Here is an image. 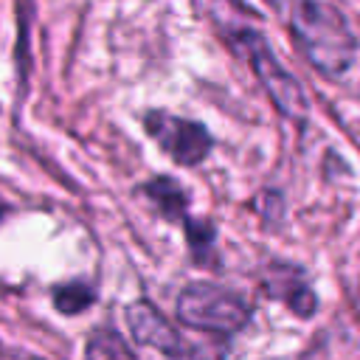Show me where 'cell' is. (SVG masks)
<instances>
[{
	"instance_id": "obj_1",
	"label": "cell",
	"mask_w": 360,
	"mask_h": 360,
	"mask_svg": "<svg viewBox=\"0 0 360 360\" xmlns=\"http://www.w3.org/2000/svg\"><path fill=\"white\" fill-rule=\"evenodd\" d=\"M290 31L304 59L323 76H343L357 56V37L346 14L329 0H292Z\"/></svg>"
},
{
	"instance_id": "obj_2",
	"label": "cell",
	"mask_w": 360,
	"mask_h": 360,
	"mask_svg": "<svg viewBox=\"0 0 360 360\" xmlns=\"http://www.w3.org/2000/svg\"><path fill=\"white\" fill-rule=\"evenodd\" d=\"M222 39H228V45L245 59L250 62L256 79L262 82V87L267 90V96L273 98L276 110L290 118V121H307V96L304 87L298 84V79L276 59L273 48L267 45V39L250 28V25H222Z\"/></svg>"
},
{
	"instance_id": "obj_3",
	"label": "cell",
	"mask_w": 360,
	"mask_h": 360,
	"mask_svg": "<svg viewBox=\"0 0 360 360\" xmlns=\"http://www.w3.org/2000/svg\"><path fill=\"white\" fill-rule=\"evenodd\" d=\"M174 312L183 326L214 335H233L248 326L253 307L236 290L211 281H191L177 292Z\"/></svg>"
},
{
	"instance_id": "obj_4",
	"label": "cell",
	"mask_w": 360,
	"mask_h": 360,
	"mask_svg": "<svg viewBox=\"0 0 360 360\" xmlns=\"http://www.w3.org/2000/svg\"><path fill=\"white\" fill-rule=\"evenodd\" d=\"M143 127L146 132L163 146V152L180 163V166H197L208 158L211 152V132L205 124L200 121H191V118H180V115H172L166 110H152L146 112L143 118Z\"/></svg>"
},
{
	"instance_id": "obj_5",
	"label": "cell",
	"mask_w": 360,
	"mask_h": 360,
	"mask_svg": "<svg viewBox=\"0 0 360 360\" xmlns=\"http://www.w3.org/2000/svg\"><path fill=\"white\" fill-rule=\"evenodd\" d=\"M124 315H127V326H129V335L135 338V343L152 346L172 360H188L191 357L194 346H188L180 338V332L166 321V315L155 304H149L146 298L132 301Z\"/></svg>"
},
{
	"instance_id": "obj_6",
	"label": "cell",
	"mask_w": 360,
	"mask_h": 360,
	"mask_svg": "<svg viewBox=\"0 0 360 360\" xmlns=\"http://www.w3.org/2000/svg\"><path fill=\"white\" fill-rule=\"evenodd\" d=\"M262 290H264V295L281 301L298 318H309L318 309L315 290L307 284V276L292 264L270 262L264 270V278H262Z\"/></svg>"
},
{
	"instance_id": "obj_7",
	"label": "cell",
	"mask_w": 360,
	"mask_h": 360,
	"mask_svg": "<svg viewBox=\"0 0 360 360\" xmlns=\"http://www.w3.org/2000/svg\"><path fill=\"white\" fill-rule=\"evenodd\" d=\"M141 194L158 208L160 217L172 219V222H186L188 219V194L180 183H174L172 177H152L149 183L141 186Z\"/></svg>"
},
{
	"instance_id": "obj_8",
	"label": "cell",
	"mask_w": 360,
	"mask_h": 360,
	"mask_svg": "<svg viewBox=\"0 0 360 360\" xmlns=\"http://www.w3.org/2000/svg\"><path fill=\"white\" fill-rule=\"evenodd\" d=\"M84 357L87 360H135L132 349L127 346V340L115 332V329H96L90 338H87V349H84Z\"/></svg>"
},
{
	"instance_id": "obj_9",
	"label": "cell",
	"mask_w": 360,
	"mask_h": 360,
	"mask_svg": "<svg viewBox=\"0 0 360 360\" xmlns=\"http://www.w3.org/2000/svg\"><path fill=\"white\" fill-rule=\"evenodd\" d=\"M96 301V290L87 281H68L53 290V307L65 315H79Z\"/></svg>"
},
{
	"instance_id": "obj_10",
	"label": "cell",
	"mask_w": 360,
	"mask_h": 360,
	"mask_svg": "<svg viewBox=\"0 0 360 360\" xmlns=\"http://www.w3.org/2000/svg\"><path fill=\"white\" fill-rule=\"evenodd\" d=\"M183 228H186V239H188V248L194 253V262H205V256H208V250L214 245V236H217L214 225L205 222V219H197V222L186 219Z\"/></svg>"
},
{
	"instance_id": "obj_11",
	"label": "cell",
	"mask_w": 360,
	"mask_h": 360,
	"mask_svg": "<svg viewBox=\"0 0 360 360\" xmlns=\"http://www.w3.org/2000/svg\"><path fill=\"white\" fill-rule=\"evenodd\" d=\"M11 360H42V357H31V354H11Z\"/></svg>"
},
{
	"instance_id": "obj_12",
	"label": "cell",
	"mask_w": 360,
	"mask_h": 360,
	"mask_svg": "<svg viewBox=\"0 0 360 360\" xmlns=\"http://www.w3.org/2000/svg\"><path fill=\"white\" fill-rule=\"evenodd\" d=\"M357 307H360V295H357Z\"/></svg>"
},
{
	"instance_id": "obj_13",
	"label": "cell",
	"mask_w": 360,
	"mask_h": 360,
	"mask_svg": "<svg viewBox=\"0 0 360 360\" xmlns=\"http://www.w3.org/2000/svg\"><path fill=\"white\" fill-rule=\"evenodd\" d=\"M0 217H3V208H0Z\"/></svg>"
}]
</instances>
